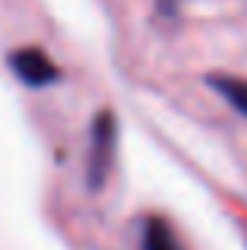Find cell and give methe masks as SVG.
I'll return each mask as SVG.
<instances>
[{
  "mask_svg": "<svg viewBox=\"0 0 247 250\" xmlns=\"http://www.w3.org/2000/svg\"><path fill=\"white\" fill-rule=\"evenodd\" d=\"M10 67H13V73H16V80L22 85H29V89H44V85H54L57 80H61L54 61H51L44 51H38V48L13 51Z\"/></svg>",
  "mask_w": 247,
  "mask_h": 250,
  "instance_id": "cell-2",
  "label": "cell"
},
{
  "mask_svg": "<svg viewBox=\"0 0 247 250\" xmlns=\"http://www.w3.org/2000/svg\"><path fill=\"white\" fill-rule=\"evenodd\" d=\"M114 114L111 111H102L92 124V149H89V184L92 187H102L105 184V174L111 168L114 159V143H118V133H114Z\"/></svg>",
  "mask_w": 247,
  "mask_h": 250,
  "instance_id": "cell-1",
  "label": "cell"
},
{
  "mask_svg": "<svg viewBox=\"0 0 247 250\" xmlns=\"http://www.w3.org/2000/svg\"><path fill=\"white\" fill-rule=\"evenodd\" d=\"M209 85L238 111V114L247 117V80H238V76H209Z\"/></svg>",
  "mask_w": 247,
  "mask_h": 250,
  "instance_id": "cell-4",
  "label": "cell"
},
{
  "mask_svg": "<svg viewBox=\"0 0 247 250\" xmlns=\"http://www.w3.org/2000/svg\"><path fill=\"white\" fill-rule=\"evenodd\" d=\"M143 250H184V247H181L174 228L165 219L152 215L143 222Z\"/></svg>",
  "mask_w": 247,
  "mask_h": 250,
  "instance_id": "cell-3",
  "label": "cell"
}]
</instances>
